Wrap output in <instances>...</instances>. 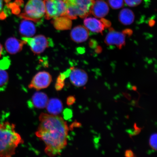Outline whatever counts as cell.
I'll use <instances>...</instances> for the list:
<instances>
[{
    "instance_id": "cell-11",
    "label": "cell",
    "mask_w": 157,
    "mask_h": 157,
    "mask_svg": "<svg viewBox=\"0 0 157 157\" xmlns=\"http://www.w3.org/2000/svg\"><path fill=\"white\" fill-rule=\"evenodd\" d=\"M109 11V6L103 0L95 1L92 6L91 13L98 18H103L106 16Z\"/></svg>"
},
{
    "instance_id": "cell-7",
    "label": "cell",
    "mask_w": 157,
    "mask_h": 157,
    "mask_svg": "<svg viewBox=\"0 0 157 157\" xmlns=\"http://www.w3.org/2000/svg\"><path fill=\"white\" fill-rule=\"evenodd\" d=\"M52 80V76L48 72H39L33 78L29 88L37 90L45 89L50 85Z\"/></svg>"
},
{
    "instance_id": "cell-4",
    "label": "cell",
    "mask_w": 157,
    "mask_h": 157,
    "mask_svg": "<svg viewBox=\"0 0 157 157\" xmlns=\"http://www.w3.org/2000/svg\"><path fill=\"white\" fill-rule=\"evenodd\" d=\"M45 14V7L42 0H29L23 12L19 15L25 19L38 22Z\"/></svg>"
},
{
    "instance_id": "cell-21",
    "label": "cell",
    "mask_w": 157,
    "mask_h": 157,
    "mask_svg": "<svg viewBox=\"0 0 157 157\" xmlns=\"http://www.w3.org/2000/svg\"><path fill=\"white\" fill-rule=\"evenodd\" d=\"M108 2L112 8L118 9L123 6L124 0H108Z\"/></svg>"
},
{
    "instance_id": "cell-31",
    "label": "cell",
    "mask_w": 157,
    "mask_h": 157,
    "mask_svg": "<svg viewBox=\"0 0 157 157\" xmlns=\"http://www.w3.org/2000/svg\"><path fill=\"white\" fill-rule=\"evenodd\" d=\"M3 51V46H2V45L0 44V57L1 56L2 54Z\"/></svg>"
},
{
    "instance_id": "cell-28",
    "label": "cell",
    "mask_w": 157,
    "mask_h": 157,
    "mask_svg": "<svg viewBox=\"0 0 157 157\" xmlns=\"http://www.w3.org/2000/svg\"><path fill=\"white\" fill-rule=\"evenodd\" d=\"M123 32L125 35H128L129 36H130L132 34V31L130 29H125Z\"/></svg>"
},
{
    "instance_id": "cell-12",
    "label": "cell",
    "mask_w": 157,
    "mask_h": 157,
    "mask_svg": "<svg viewBox=\"0 0 157 157\" xmlns=\"http://www.w3.org/2000/svg\"><path fill=\"white\" fill-rule=\"evenodd\" d=\"M26 44V42L24 40H20L14 37H10L6 41L5 48L9 53L15 54L21 52L24 45Z\"/></svg>"
},
{
    "instance_id": "cell-1",
    "label": "cell",
    "mask_w": 157,
    "mask_h": 157,
    "mask_svg": "<svg viewBox=\"0 0 157 157\" xmlns=\"http://www.w3.org/2000/svg\"><path fill=\"white\" fill-rule=\"evenodd\" d=\"M35 135L46 145L44 152L50 157L60 155L67 144L69 128L66 121L58 115L41 113Z\"/></svg>"
},
{
    "instance_id": "cell-30",
    "label": "cell",
    "mask_w": 157,
    "mask_h": 157,
    "mask_svg": "<svg viewBox=\"0 0 157 157\" xmlns=\"http://www.w3.org/2000/svg\"><path fill=\"white\" fill-rule=\"evenodd\" d=\"M101 51L102 48H101V47L98 46L97 47V48H96V52L98 53H99L101 52Z\"/></svg>"
},
{
    "instance_id": "cell-8",
    "label": "cell",
    "mask_w": 157,
    "mask_h": 157,
    "mask_svg": "<svg viewBox=\"0 0 157 157\" xmlns=\"http://www.w3.org/2000/svg\"><path fill=\"white\" fill-rule=\"evenodd\" d=\"M125 35L123 32H118L113 28H110L105 37V42L107 46L114 45L119 49H121L125 45Z\"/></svg>"
},
{
    "instance_id": "cell-14",
    "label": "cell",
    "mask_w": 157,
    "mask_h": 157,
    "mask_svg": "<svg viewBox=\"0 0 157 157\" xmlns=\"http://www.w3.org/2000/svg\"><path fill=\"white\" fill-rule=\"evenodd\" d=\"M19 31L21 34L24 37L30 38L35 34L36 29L32 21L24 19L21 22Z\"/></svg>"
},
{
    "instance_id": "cell-18",
    "label": "cell",
    "mask_w": 157,
    "mask_h": 157,
    "mask_svg": "<svg viewBox=\"0 0 157 157\" xmlns=\"http://www.w3.org/2000/svg\"><path fill=\"white\" fill-rule=\"evenodd\" d=\"M119 19L120 22L122 24L129 25L132 24L134 21L135 15L131 10L124 9L119 13Z\"/></svg>"
},
{
    "instance_id": "cell-26",
    "label": "cell",
    "mask_w": 157,
    "mask_h": 157,
    "mask_svg": "<svg viewBox=\"0 0 157 157\" xmlns=\"http://www.w3.org/2000/svg\"><path fill=\"white\" fill-rule=\"evenodd\" d=\"M135 130L133 131L132 134L131 135V136H133V135H136L139 134L140 133L141 131V128H140L137 126L136 123L134 125Z\"/></svg>"
},
{
    "instance_id": "cell-29",
    "label": "cell",
    "mask_w": 157,
    "mask_h": 157,
    "mask_svg": "<svg viewBox=\"0 0 157 157\" xmlns=\"http://www.w3.org/2000/svg\"><path fill=\"white\" fill-rule=\"evenodd\" d=\"M10 0H0V11H1L3 8V1L8 2Z\"/></svg>"
},
{
    "instance_id": "cell-22",
    "label": "cell",
    "mask_w": 157,
    "mask_h": 157,
    "mask_svg": "<svg viewBox=\"0 0 157 157\" xmlns=\"http://www.w3.org/2000/svg\"><path fill=\"white\" fill-rule=\"evenodd\" d=\"M157 133L152 134L149 140V144L151 148L155 151L157 150Z\"/></svg>"
},
{
    "instance_id": "cell-24",
    "label": "cell",
    "mask_w": 157,
    "mask_h": 157,
    "mask_svg": "<svg viewBox=\"0 0 157 157\" xmlns=\"http://www.w3.org/2000/svg\"><path fill=\"white\" fill-rule=\"evenodd\" d=\"M101 21L103 23L105 28H109L111 26V23L109 21L103 18H102Z\"/></svg>"
},
{
    "instance_id": "cell-25",
    "label": "cell",
    "mask_w": 157,
    "mask_h": 157,
    "mask_svg": "<svg viewBox=\"0 0 157 157\" xmlns=\"http://www.w3.org/2000/svg\"><path fill=\"white\" fill-rule=\"evenodd\" d=\"M76 99L73 96H70L68 97L67 99V104L68 105H73L75 102Z\"/></svg>"
},
{
    "instance_id": "cell-13",
    "label": "cell",
    "mask_w": 157,
    "mask_h": 157,
    "mask_svg": "<svg viewBox=\"0 0 157 157\" xmlns=\"http://www.w3.org/2000/svg\"><path fill=\"white\" fill-rule=\"evenodd\" d=\"M85 27L92 32L102 34L105 27L102 21L93 17L86 18L84 21Z\"/></svg>"
},
{
    "instance_id": "cell-6",
    "label": "cell",
    "mask_w": 157,
    "mask_h": 157,
    "mask_svg": "<svg viewBox=\"0 0 157 157\" xmlns=\"http://www.w3.org/2000/svg\"><path fill=\"white\" fill-rule=\"evenodd\" d=\"M22 39L29 45L31 50L35 54L42 53L47 48L54 45L52 39L47 38L43 35H38L34 38L23 37Z\"/></svg>"
},
{
    "instance_id": "cell-19",
    "label": "cell",
    "mask_w": 157,
    "mask_h": 157,
    "mask_svg": "<svg viewBox=\"0 0 157 157\" xmlns=\"http://www.w3.org/2000/svg\"><path fill=\"white\" fill-rule=\"evenodd\" d=\"M71 71L70 68L66 71L61 73L58 76L57 79L55 88L57 91H59L61 90L64 86V81L66 78L69 76Z\"/></svg>"
},
{
    "instance_id": "cell-9",
    "label": "cell",
    "mask_w": 157,
    "mask_h": 157,
    "mask_svg": "<svg viewBox=\"0 0 157 157\" xmlns=\"http://www.w3.org/2000/svg\"><path fill=\"white\" fill-rule=\"evenodd\" d=\"M69 75L71 82L76 87H81L86 85L88 80V75L84 70L77 68H70Z\"/></svg>"
},
{
    "instance_id": "cell-3",
    "label": "cell",
    "mask_w": 157,
    "mask_h": 157,
    "mask_svg": "<svg viewBox=\"0 0 157 157\" xmlns=\"http://www.w3.org/2000/svg\"><path fill=\"white\" fill-rule=\"evenodd\" d=\"M66 6L65 17L75 19L78 17H86L91 13L92 6L95 0H63Z\"/></svg>"
},
{
    "instance_id": "cell-5",
    "label": "cell",
    "mask_w": 157,
    "mask_h": 157,
    "mask_svg": "<svg viewBox=\"0 0 157 157\" xmlns=\"http://www.w3.org/2000/svg\"><path fill=\"white\" fill-rule=\"evenodd\" d=\"M44 1L46 19H54L65 15L67 7L63 0H44Z\"/></svg>"
},
{
    "instance_id": "cell-10",
    "label": "cell",
    "mask_w": 157,
    "mask_h": 157,
    "mask_svg": "<svg viewBox=\"0 0 157 157\" xmlns=\"http://www.w3.org/2000/svg\"><path fill=\"white\" fill-rule=\"evenodd\" d=\"M89 31L86 27L79 25L74 27L70 33L72 40L77 43L85 42L89 37Z\"/></svg>"
},
{
    "instance_id": "cell-16",
    "label": "cell",
    "mask_w": 157,
    "mask_h": 157,
    "mask_svg": "<svg viewBox=\"0 0 157 157\" xmlns=\"http://www.w3.org/2000/svg\"><path fill=\"white\" fill-rule=\"evenodd\" d=\"M55 29L58 30H68L71 29V19L65 16H61L54 19L52 21Z\"/></svg>"
},
{
    "instance_id": "cell-17",
    "label": "cell",
    "mask_w": 157,
    "mask_h": 157,
    "mask_svg": "<svg viewBox=\"0 0 157 157\" xmlns=\"http://www.w3.org/2000/svg\"><path fill=\"white\" fill-rule=\"evenodd\" d=\"M46 108L50 114L58 115L61 113L63 107L62 102L59 99L52 98L48 100Z\"/></svg>"
},
{
    "instance_id": "cell-2",
    "label": "cell",
    "mask_w": 157,
    "mask_h": 157,
    "mask_svg": "<svg viewBox=\"0 0 157 157\" xmlns=\"http://www.w3.org/2000/svg\"><path fill=\"white\" fill-rule=\"evenodd\" d=\"M24 141L15 130V125L9 122L0 123V157H11Z\"/></svg>"
},
{
    "instance_id": "cell-23",
    "label": "cell",
    "mask_w": 157,
    "mask_h": 157,
    "mask_svg": "<svg viewBox=\"0 0 157 157\" xmlns=\"http://www.w3.org/2000/svg\"><path fill=\"white\" fill-rule=\"evenodd\" d=\"M126 4L129 7L136 6L142 3V0H124Z\"/></svg>"
},
{
    "instance_id": "cell-27",
    "label": "cell",
    "mask_w": 157,
    "mask_h": 157,
    "mask_svg": "<svg viewBox=\"0 0 157 157\" xmlns=\"http://www.w3.org/2000/svg\"><path fill=\"white\" fill-rule=\"evenodd\" d=\"M125 156L127 157H133L135 156L134 153L131 150H128L125 151Z\"/></svg>"
},
{
    "instance_id": "cell-15",
    "label": "cell",
    "mask_w": 157,
    "mask_h": 157,
    "mask_svg": "<svg viewBox=\"0 0 157 157\" xmlns=\"http://www.w3.org/2000/svg\"><path fill=\"white\" fill-rule=\"evenodd\" d=\"M48 100V95L46 94L41 92L35 93L31 99L33 105L35 108L40 109L46 108Z\"/></svg>"
},
{
    "instance_id": "cell-20",
    "label": "cell",
    "mask_w": 157,
    "mask_h": 157,
    "mask_svg": "<svg viewBox=\"0 0 157 157\" xmlns=\"http://www.w3.org/2000/svg\"><path fill=\"white\" fill-rule=\"evenodd\" d=\"M9 80V75L7 72L0 68V90L5 89L8 83Z\"/></svg>"
}]
</instances>
